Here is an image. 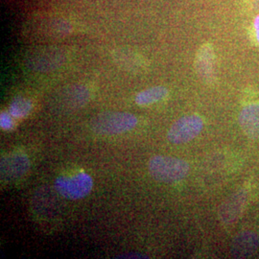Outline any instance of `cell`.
<instances>
[{"mask_svg":"<svg viewBox=\"0 0 259 259\" xmlns=\"http://www.w3.org/2000/svg\"><path fill=\"white\" fill-rule=\"evenodd\" d=\"M32 110V103L26 98L19 97L15 99L10 106V113L13 117L22 118L29 114Z\"/></svg>","mask_w":259,"mask_h":259,"instance_id":"cell-11","label":"cell"},{"mask_svg":"<svg viewBox=\"0 0 259 259\" xmlns=\"http://www.w3.org/2000/svg\"><path fill=\"white\" fill-rule=\"evenodd\" d=\"M148 169L151 176L157 182L174 184L188 175L190 166L187 161L178 157L156 156L150 159Z\"/></svg>","mask_w":259,"mask_h":259,"instance_id":"cell-2","label":"cell"},{"mask_svg":"<svg viewBox=\"0 0 259 259\" xmlns=\"http://www.w3.org/2000/svg\"><path fill=\"white\" fill-rule=\"evenodd\" d=\"M246 201L247 192L244 189H241L228 198V200L221 205L219 210V215L222 222L226 225H232L239 218Z\"/></svg>","mask_w":259,"mask_h":259,"instance_id":"cell-7","label":"cell"},{"mask_svg":"<svg viewBox=\"0 0 259 259\" xmlns=\"http://www.w3.org/2000/svg\"><path fill=\"white\" fill-rule=\"evenodd\" d=\"M238 121L241 130L249 139H259V104L253 103L244 107Z\"/></svg>","mask_w":259,"mask_h":259,"instance_id":"cell-8","label":"cell"},{"mask_svg":"<svg viewBox=\"0 0 259 259\" xmlns=\"http://www.w3.org/2000/svg\"><path fill=\"white\" fill-rule=\"evenodd\" d=\"M138 122V117L129 112L106 111L93 117L91 129L100 136H115L134 129Z\"/></svg>","mask_w":259,"mask_h":259,"instance_id":"cell-1","label":"cell"},{"mask_svg":"<svg viewBox=\"0 0 259 259\" xmlns=\"http://www.w3.org/2000/svg\"><path fill=\"white\" fill-rule=\"evenodd\" d=\"M12 115H9L5 112L1 113L0 117V125L1 128L3 130H11L13 128V120H12Z\"/></svg>","mask_w":259,"mask_h":259,"instance_id":"cell-13","label":"cell"},{"mask_svg":"<svg viewBox=\"0 0 259 259\" xmlns=\"http://www.w3.org/2000/svg\"><path fill=\"white\" fill-rule=\"evenodd\" d=\"M69 94L68 100H65V105L73 109L82 107L89 100V93L83 87L74 88Z\"/></svg>","mask_w":259,"mask_h":259,"instance_id":"cell-12","label":"cell"},{"mask_svg":"<svg viewBox=\"0 0 259 259\" xmlns=\"http://www.w3.org/2000/svg\"><path fill=\"white\" fill-rule=\"evenodd\" d=\"M30 162L26 155L15 153L3 157L1 161V178L6 181L19 179L29 169Z\"/></svg>","mask_w":259,"mask_h":259,"instance_id":"cell-6","label":"cell"},{"mask_svg":"<svg viewBox=\"0 0 259 259\" xmlns=\"http://www.w3.org/2000/svg\"><path fill=\"white\" fill-rule=\"evenodd\" d=\"M253 28H254V33H255V37L259 44V15L254 19L253 21Z\"/></svg>","mask_w":259,"mask_h":259,"instance_id":"cell-14","label":"cell"},{"mask_svg":"<svg viewBox=\"0 0 259 259\" xmlns=\"http://www.w3.org/2000/svg\"><path fill=\"white\" fill-rule=\"evenodd\" d=\"M93 186L92 177L84 172L58 177L55 181L56 190L67 200L83 199L92 192Z\"/></svg>","mask_w":259,"mask_h":259,"instance_id":"cell-3","label":"cell"},{"mask_svg":"<svg viewBox=\"0 0 259 259\" xmlns=\"http://www.w3.org/2000/svg\"><path fill=\"white\" fill-rule=\"evenodd\" d=\"M203 129L204 121L199 115H185L171 126L167 139L173 144H184L197 138Z\"/></svg>","mask_w":259,"mask_h":259,"instance_id":"cell-4","label":"cell"},{"mask_svg":"<svg viewBox=\"0 0 259 259\" xmlns=\"http://www.w3.org/2000/svg\"><path fill=\"white\" fill-rule=\"evenodd\" d=\"M215 54L212 46L205 44L200 47L196 54L195 67L200 79L207 84L214 83L216 79Z\"/></svg>","mask_w":259,"mask_h":259,"instance_id":"cell-5","label":"cell"},{"mask_svg":"<svg viewBox=\"0 0 259 259\" xmlns=\"http://www.w3.org/2000/svg\"><path fill=\"white\" fill-rule=\"evenodd\" d=\"M259 237L252 232H242L237 235L232 245V253L235 257L250 256L258 249Z\"/></svg>","mask_w":259,"mask_h":259,"instance_id":"cell-9","label":"cell"},{"mask_svg":"<svg viewBox=\"0 0 259 259\" xmlns=\"http://www.w3.org/2000/svg\"><path fill=\"white\" fill-rule=\"evenodd\" d=\"M167 94H168V91L164 87L157 85V87L149 88L145 91H142L136 96V103L141 107L149 106V105L161 101L166 97Z\"/></svg>","mask_w":259,"mask_h":259,"instance_id":"cell-10","label":"cell"}]
</instances>
